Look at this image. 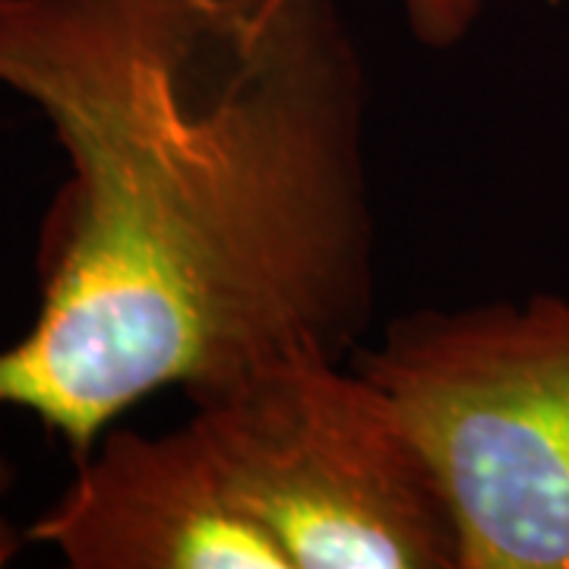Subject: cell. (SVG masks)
I'll return each mask as SVG.
<instances>
[{"label": "cell", "mask_w": 569, "mask_h": 569, "mask_svg": "<svg viewBox=\"0 0 569 569\" xmlns=\"http://www.w3.org/2000/svg\"><path fill=\"white\" fill-rule=\"evenodd\" d=\"M190 402L234 497L291 569H459V526L425 443L351 365L288 351Z\"/></svg>", "instance_id": "3957f363"}, {"label": "cell", "mask_w": 569, "mask_h": 569, "mask_svg": "<svg viewBox=\"0 0 569 569\" xmlns=\"http://www.w3.org/2000/svg\"><path fill=\"white\" fill-rule=\"evenodd\" d=\"M13 485V468L7 466V459H0V493ZM26 541V531H17L3 516H0V567H7L13 557H17V550H20V545Z\"/></svg>", "instance_id": "8992f818"}, {"label": "cell", "mask_w": 569, "mask_h": 569, "mask_svg": "<svg viewBox=\"0 0 569 569\" xmlns=\"http://www.w3.org/2000/svg\"><path fill=\"white\" fill-rule=\"evenodd\" d=\"M0 86L70 164L0 408L73 462L159 389L358 348L377 224L365 61L336 0H0Z\"/></svg>", "instance_id": "6da1fadb"}, {"label": "cell", "mask_w": 569, "mask_h": 569, "mask_svg": "<svg viewBox=\"0 0 569 569\" xmlns=\"http://www.w3.org/2000/svg\"><path fill=\"white\" fill-rule=\"evenodd\" d=\"M26 541L70 569H291L193 421L164 433L108 427Z\"/></svg>", "instance_id": "277c9868"}, {"label": "cell", "mask_w": 569, "mask_h": 569, "mask_svg": "<svg viewBox=\"0 0 569 569\" xmlns=\"http://www.w3.org/2000/svg\"><path fill=\"white\" fill-rule=\"evenodd\" d=\"M485 3L488 0H402L411 36L430 51L456 48L478 22Z\"/></svg>", "instance_id": "5b68a950"}, {"label": "cell", "mask_w": 569, "mask_h": 569, "mask_svg": "<svg viewBox=\"0 0 569 569\" xmlns=\"http://www.w3.org/2000/svg\"><path fill=\"white\" fill-rule=\"evenodd\" d=\"M348 365L425 443L459 526V569H569L567 298L418 310Z\"/></svg>", "instance_id": "7a4b0ae2"}]
</instances>
